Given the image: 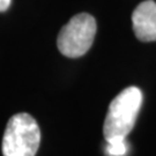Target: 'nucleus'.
I'll return each instance as SVG.
<instances>
[{
    "label": "nucleus",
    "instance_id": "39448f33",
    "mask_svg": "<svg viewBox=\"0 0 156 156\" xmlns=\"http://www.w3.org/2000/svg\"><path fill=\"white\" fill-rule=\"evenodd\" d=\"M105 151L109 156H125L128 151V145L123 138L106 140Z\"/></svg>",
    "mask_w": 156,
    "mask_h": 156
},
{
    "label": "nucleus",
    "instance_id": "f257e3e1",
    "mask_svg": "<svg viewBox=\"0 0 156 156\" xmlns=\"http://www.w3.org/2000/svg\"><path fill=\"white\" fill-rule=\"evenodd\" d=\"M142 105V93L138 87H128L112 100L106 113L103 133L105 140L125 139L134 127Z\"/></svg>",
    "mask_w": 156,
    "mask_h": 156
},
{
    "label": "nucleus",
    "instance_id": "7ed1b4c3",
    "mask_svg": "<svg viewBox=\"0 0 156 156\" xmlns=\"http://www.w3.org/2000/svg\"><path fill=\"white\" fill-rule=\"evenodd\" d=\"M96 21L90 14L73 16L58 35V50L68 58H78L88 52L96 35Z\"/></svg>",
    "mask_w": 156,
    "mask_h": 156
},
{
    "label": "nucleus",
    "instance_id": "f03ea898",
    "mask_svg": "<svg viewBox=\"0 0 156 156\" xmlns=\"http://www.w3.org/2000/svg\"><path fill=\"white\" fill-rule=\"evenodd\" d=\"M41 144V129L29 113H17L8 120L2 138L4 156H35Z\"/></svg>",
    "mask_w": 156,
    "mask_h": 156
},
{
    "label": "nucleus",
    "instance_id": "423d86ee",
    "mask_svg": "<svg viewBox=\"0 0 156 156\" xmlns=\"http://www.w3.org/2000/svg\"><path fill=\"white\" fill-rule=\"evenodd\" d=\"M12 0H0V12H5L11 6Z\"/></svg>",
    "mask_w": 156,
    "mask_h": 156
},
{
    "label": "nucleus",
    "instance_id": "20e7f679",
    "mask_svg": "<svg viewBox=\"0 0 156 156\" xmlns=\"http://www.w3.org/2000/svg\"><path fill=\"white\" fill-rule=\"evenodd\" d=\"M135 36L141 42L156 41V2L146 0L138 5L132 14Z\"/></svg>",
    "mask_w": 156,
    "mask_h": 156
}]
</instances>
